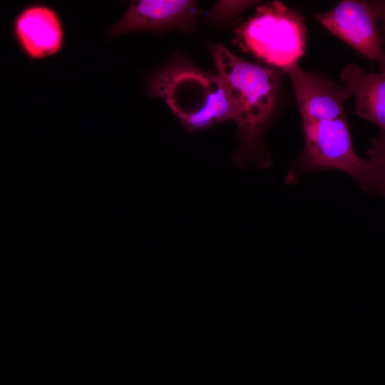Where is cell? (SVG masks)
Wrapping results in <instances>:
<instances>
[{
  "label": "cell",
  "instance_id": "6da1fadb",
  "mask_svg": "<svg viewBox=\"0 0 385 385\" xmlns=\"http://www.w3.org/2000/svg\"><path fill=\"white\" fill-rule=\"evenodd\" d=\"M208 48L234 105L239 145L233 159L241 168L251 162L267 168L271 158L263 138L279 103L282 73L243 59L222 44L210 43Z\"/></svg>",
  "mask_w": 385,
  "mask_h": 385
},
{
  "label": "cell",
  "instance_id": "7a4b0ae2",
  "mask_svg": "<svg viewBox=\"0 0 385 385\" xmlns=\"http://www.w3.org/2000/svg\"><path fill=\"white\" fill-rule=\"evenodd\" d=\"M146 93L163 99L189 132L234 119L233 102L220 76L181 56L150 73Z\"/></svg>",
  "mask_w": 385,
  "mask_h": 385
},
{
  "label": "cell",
  "instance_id": "3957f363",
  "mask_svg": "<svg viewBox=\"0 0 385 385\" xmlns=\"http://www.w3.org/2000/svg\"><path fill=\"white\" fill-rule=\"evenodd\" d=\"M255 9L252 16L237 25L233 41L242 51L284 72L304 54V18L278 1Z\"/></svg>",
  "mask_w": 385,
  "mask_h": 385
},
{
  "label": "cell",
  "instance_id": "277c9868",
  "mask_svg": "<svg viewBox=\"0 0 385 385\" xmlns=\"http://www.w3.org/2000/svg\"><path fill=\"white\" fill-rule=\"evenodd\" d=\"M302 129L304 147L287 173V183H296L306 173L338 170L364 191L376 192L374 168L356 153L345 116L302 125Z\"/></svg>",
  "mask_w": 385,
  "mask_h": 385
},
{
  "label": "cell",
  "instance_id": "5b68a950",
  "mask_svg": "<svg viewBox=\"0 0 385 385\" xmlns=\"http://www.w3.org/2000/svg\"><path fill=\"white\" fill-rule=\"evenodd\" d=\"M326 29L379 65L385 58L379 19L369 1L344 0L314 16Z\"/></svg>",
  "mask_w": 385,
  "mask_h": 385
},
{
  "label": "cell",
  "instance_id": "8992f818",
  "mask_svg": "<svg viewBox=\"0 0 385 385\" xmlns=\"http://www.w3.org/2000/svg\"><path fill=\"white\" fill-rule=\"evenodd\" d=\"M198 9L191 0L132 1L123 15L108 29L110 36L146 31L163 34L171 29L191 32Z\"/></svg>",
  "mask_w": 385,
  "mask_h": 385
},
{
  "label": "cell",
  "instance_id": "52a82bcc",
  "mask_svg": "<svg viewBox=\"0 0 385 385\" xmlns=\"http://www.w3.org/2000/svg\"><path fill=\"white\" fill-rule=\"evenodd\" d=\"M302 125L344 117V106L351 93L324 76L302 69L298 63L287 69Z\"/></svg>",
  "mask_w": 385,
  "mask_h": 385
},
{
  "label": "cell",
  "instance_id": "ba28073f",
  "mask_svg": "<svg viewBox=\"0 0 385 385\" xmlns=\"http://www.w3.org/2000/svg\"><path fill=\"white\" fill-rule=\"evenodd\" d=\"M13 33L20 49L33 60L56 55L64 43L59 15L51 7L41 4L27 6L17 14Z\"/></svg>",
  "mask_w": 385,
  "mask_h": 385
},
{
  "label": "cell",
  "instance_id": "9c48e42d",
  "mask_svg": "<svg viewBox=\"0 0 385 385\" xmlns=\"http://www.w3.org/2000/svg\"><path fill=\"white\" fill-rule=\"evenodd\" d=\"M340 78L355 98L353 112L385 133V72H365L354 63L346 65Z\"/></svg>",
  "mask_w": 385,
  "mask_h": 385
},
{
  "label": "cell",
  "instance_id": "30bf717a",
  "mask_svg": "<svg viewBox=\"0 0 385 385\" xmlns=\"http://www.w3.org/2000/svg\"><path fill=\"white\" fill-rule=\"evenodd\" d=\"M258 4L256 1H218L210 10L208 20L217 24H227L236 20L247 9Z\"/></svg>",
  "mask_w": 385,
  "mask_h": 385
},
{
  "label": "cell",
  "instance_id": "8fae6325",
  "mask_svg": "<svg viewBox=\"0 0 385 385\" xmlns=\"http://www.w3.org/2000/svg\"><path fill=\"white\" fill-rule=\"evenodd\" d=\"M366 153L374 170L376 193L385 197V133L371 140Z\"/></svg>",
  "mask_w": 385,
  "mask_h": 385
},
{
  "label": "cell",
  "instance_id": "7c38bea8",
  "mask_svg": "<svg viewBox=\"0 0 385 385\" xmlns=\"http://www.w3.org/2000/svg\"><path fill=\"white\" fill-rule=\"evenodd\" d=\"M372 9L376 14L379 20L381 21L382 30L385 36V0H374L369 1ZM379 67L382 72H385V58L379 64Z\"/></svg>",
  "mask_w": 385,
  "mask_h": 385
}]
</instances>
